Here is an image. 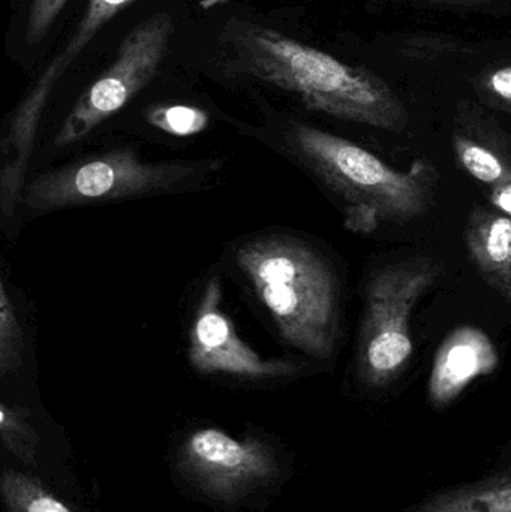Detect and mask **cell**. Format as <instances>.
Returning a JSON list of instances; mask_svg holds the SVG:
<instances>
[{"instance_id": "1", "label": "cell", "mask_w": 511, "mask_h": 512, "mask_svg": "<svg viewBox=\"0 0 511 512\" xmlns=\"http://www.w3.org/2000/svg\"><path fill=\"white\" fill-rule=\"evenodd\" d=\"M230 42L245 72L296 93L309 110L386 131L407 125L404 104L371 71L255 24L237 27Z\"/></svg>"}, {"instance_id": "2", "label": "cell", "mask_w": 511, "mask_h": 512, "mask_svg": "<svg viewBox=\"0 0 511 512\" xmlns=\"http://www.w3.org/2000/svg\"><path fill=\"white\" fill-rule=\"evenodd\" d=\"M237 264L272 315L285 342L330 358L338 340V288L314 249L287 237H258L237 249Z\"/></svg>"}, {"instance_id": "3", "label": "cell", "mask_w": 511, "mask_h": 512, "mask_svg": "<svg viewBox=\"0 0 511 512\" xmlns=\"http://www.w3.org/2000/svg\"><path fill=\"white\" fill-rule=\"evenodd\" d=\"M291 140L309 167L356 209L390 221H411L431 206L437 174L428 162L416 161L410 170L398 171L353 141L306 125L294 126Z\"/></svg>"}, {"instance_id": "4", "label": "cell", "mask_w": 511, "mask_h": 512, "mask_svg": "<svg viewBox=\"0 0 511 512\" xmlns=\"http://www.w3.org/2000/svg\"><path fill=\"white\" fill-rule=\"evenodd\" d=\"M438 271L434 262L420 259L383 268L372 277L360 336V367L369 384L393 381L410 363L411 313Z\"/></svg>"}, {"instance_id": "5", "label": "cell", "mask_w": 511, "mask_h": 512, "mask_svg": "<svg viewBox=\"0 0 511 512\" xmlns=\"http://www.w3.org/2000/svg\"><path fill=\"white\" fill-rule=\"evenodd\" d=\"M174 32L168 12H156L128 33L113 65L78 99L56 138L68 146L122 110L158 72Z\"/></svg>"}, {"instance_id": "6", "label": "cell", "mask_w": 511, "mask_h": 512, "mask_svg": "<svg viewBox=\"0 0 511 512\" xmlns=\"http://www.w3.org/2000/svg\"><path fill=\"white\" fill-rule=\"evenodd\" d=\"M179 469L201 492L234 504L278 474L272 447L251 436L237 439L224 430L191 433L179 451Z\"/></svg>"}, {"instance_id": "7", "label": "cell", "mask_w": 511, "mask_h": 512, "mask_svg": "<svg viewBox=\"0 0 511 512\" xmlns=\"http://www.w3.org/2000/svg\"><path fill=\"white\" fill-rule=\"evenodd\" d=\"M186 173V168L144 165L132 152H116L45 177L30 189L29 203L33 207H59L128 197L168 186Z\"/></svg>"}, {"instance_id": "8", "label": "cell", "mask_w": 511, "mask_h": 512, "mask_svg": "<svg viewBox=\"0 0 511 512\" xmlns=\"http://www.w3.org/2000/svg\"><path fill=\"white\" fill-rule=\"evenodd\" d=\"M219 304L221 285L218 279H210L192 325L189 346V360L198 372L228 373L251 379L279 378L293 372L290 363L266 360L243 342Z\"/></svg>"}, {"instance_id": "9", "label": "cell", "mask_w": 511, "mask_h": 512, "mask_svg": "<svg viewBox=\"0 0 511 512\" xmlns=\"http://www.w3.org/2000/svg\"><path fill=\"white\" fill-rule=\"evenodd\" d=\"M498 352L491 337L479 327L456 328L435 354L429 378V399L438 408L458 399L476 379L498 367Z\"/></svg>"}, {"instance_id": "10", "label": "cell", "mask_w": 511, "mask_h": 512, "mask_svg": "<svg viewBox=\"0 0 511 512\" xmlns=\"http://www.w3.org/2000/svg\"><path fill=\"white\" fill-rule=\"evenodd\" d=\"M135 0H90L83 18L78 23L77 29L72 33L65 47L51 60L44 74L38 78L33 89L30 90L24 104L18 111L17 125L23 129H29L36 122V117L41 113L42 105L47 101L53 87L59 78L63 77L66 69L77 60V57L86 50L89 42L98 35L99 30L113 20L119 12L128 8Z\"/></svg>"}, {"instance_id": "11", "label": "cell", "mask_w": 511, "mask_h": 512, "mask_svg": "<svg viewBox=\"0 0 511 512\" xmlns=\"http://www.w3.org/2000/svg\"><path fill=\"white\" fill-rule=\"evenodd\" d=\"M471 259L486 282L506 300L511 295V222L509 216L476 207L468 219Z\"/></svg>"}, {"instance_id": "12", "label": "cell", "mask_w": 511, "mask_h": 512, "mask_svg": "<svg viewBox=\"0 0 511 512\" xmlns=\"http://www.w3.org/2000/svg\"><path fill=\"white\" fill-rule=\"evenodd\" d=\"M417 512H511L509 472L477 484L438 493Z\"/></svg>"}, {"instance_id": "13", "label": "cell", "mask_w": 511, "mask_h": 512, "mask_svg": "<svg viewBox=\"0 0 511 512\" xmlns=\"http://www.w3.org/2000/svg\"><path fill=\"white\" fill-rule=\"evenodd\" d=\"M0 498L8 512H74L38 478L18 471L3 472Z\"/></svg>"}, {"instance_id": "14", "label": "cell", "mask_w": 511, "mask_h": 512, "mask_svg": "<svg viewBox=\"0 0 511 512\" xmlns=\"http://www.w3.org/2000/svg\"><path fill=\"white\" fill-rule=\"evenodd\" d=\"M455 150L465 170L486 185H500L511 182L509 168L488 147L476 143L467 137L456 135Z\"/></svg>"}, {"instance_id": "15", "label": "cell", "mask_w": 511, "mask_h": 512, "mask_svg": "<svg viewBox=\"0 0 511 512\" xmlns=\"http://www.w3.org/2000/svg\"><path fill=\"white\" fill-rule=\"evenodd\" d=\"M0 444L24 465H36L38 435L23 415L2 403H0Z\"/></svg>"}, {"instance_id": "16", "label": "cell", "mask_w": 511, "mask_h": 512, "mask_svg": "<svg viewBox=\"0 0 511 512\" xmlns=\"http://www.w3.org/2000/svg\"><path fill=\"white\" fill-rule=\"evenodd\" d=\"M149 122L167 134L191 137L207 128L209 116L200 108L170 105V107H159L150 111Z\"/></svg>"}, {"instance_id": "17", "label": "cell", "mask_w": 511, "mask_h": 512, "mask_svg": "<svg viewBox=\"0 0 511 512\" xmlns=\"http://www.w3.org/2000/svg\"><path fill=\"white\" fill-rule=\"evenodd\" d=\"M23 336L5 285L0 279V375L20 366Z\"/></svg>"}, {"instance_id": "18", "label": "cell", "mask_w": 511, "mask_h": 512, "mask_svg": "<svg viewBox=\"0 0 511 512\" xmlns=\"http://www.w3.org/2000/svg\"><path fill=\"white\" fill-rule=\"evenodd\" d=\"M66 2L68 0H33L26 26V41L30 47L45 38Z\"/></svg>"}, {"instance_id": "19", "label": "cell", "mask_w": 511, "mask_h": 512, "mask_svg": "<svg viewBox=\"0 0 511 512\" xmlns=\"http://www.w3.org/2000/svg\"><path fill=\"white\" fill-rule=\"evenodd\" d=\"M492 92L495 95L500 96L504 102L509 104L511 99V69L510 66H504V68L498 69L491 77Z\"/></svg>"}, {"instance_id": "20", "label": "cell", "mask_w": 511, "mask_h": 512, "mask_svg": "<svg viewBox=\"0 0 511 512\" xmlns=\"http://www.w3.org/2000/svg\"><path fill=\"white\" fill-rule=\"evenodd\" d=\"M492 203L497 207L504 216H509L511 213V182L500 183L495 186L492 192Z\"/></svg>"}, {"instance_id": "21", "label": "cell", "mask_w": 511, "mask_h": 512, "mask_svg": "<svg viewBox=\"0 0 511 512\" xmlns=\"http://www.w3.org/2000/svg\"><path fill=\"white\" fill-rule=\"evenodd\" d=\"M443 2L474 3V2H483V0H443Z\"/></svg>"}]
</instances>
